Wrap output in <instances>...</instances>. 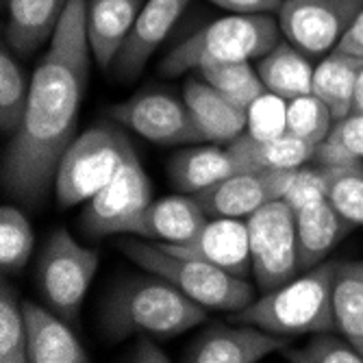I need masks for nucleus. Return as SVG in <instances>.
I'll list each match as a JSON object with an SVG mask.
<instances>
[{"mask_svg":"<svg viewBox=\"0 0 363 363\" xmlns=\"http://www.w3.org/2000/svg\"><path fill=\"white\" fill-rule=\"evenodd\" d=\"M89 52L87 3L70 0L48 52L33 72L28 105L7 150L5 187L26 205H38L55 185L59 161L77 138Z\"/></svg>","mask_w":363,"mask_h":363,"instance_id":"obj_1","label":"nucleus"},{"mask_svg":"<svg viewBox=\"0 0 363 363\" xmlns=\"http://www.w3.org/2000/svg\"><path fill=\"white\" fill-rule=\"evenodd\" d=\"M207 320L203 305L166 279H130L120 283L105 301L103 331L111 340L130 335L174 337Z\"/></svg>","mask_w":363,"mask_h":363,"instance_id":"obj_2","label":"nucleus"},{"mask_svg":"<svg viewBox=\"0 0 363 363\" xmlns=\"http://www.w3.org/2000/svg\"><path fill=\"white\" fill-rule=\"evenodd\" d=\"M340 261L318 263L311 270L270 289L238 311V320L274 335H305L333 331V283Z\"/></svg>","mask_w":363,"mask_h":363,"instance_id":"obj_3","label":"nucleus"},{"mask_svg":"<svg viewBox=\"0 0 363 363\" xmlns=\"http://www.w3.org/2000/svg\"><path fill=\"white\" fill-rule=\"evenodd\" d=\"M118 248L152 277H161L181 289L187 298L216 311H242L252 303V287L246 279L230 274L203 259L183 257L161 244L122 240Z\"/></svg>","mask_w":363,"mask_h":363,"instance_id":"obj_4","label":"nucleus"},{"mask_svg":"<svg viewBox=\"0 0 363 363\" xmlns=\"http://www.w3.org/2000/svg\"><path fill=\"white\" fill-rule=\"evenodd\" d=\"M279 35L281 26L270 16L233 13L203 26L181 42L161 61V72L166 77H179L207 65L259 59L281 42Z\"/></svg>","mask_w":363,"mask_h":363,"instance_id":"obj_5","label":"nucleus"},{"mask_svg":"<svg viewBox=\"0 0 363 363\" xmlns=\"http://www.w3.org/2000/svg\"><path fill=\"white\" fill-rule=\"evenodd\" d=\"M135 155L122 130L98 124L72 140L55 174V194L61 207L87 203L101 191L124 163Z\"/></svg>","mask_w":363,"mask_h":363,"instance_id":"obj_6","label":"nucleus"},{"mask_svg":"<svg viewBox=\"0 0 363 363\" xmlns=\"http://www.w3.org/2000/svg\"><path fill=\"white\" fill-rule=\"evenodd\" d=\"M250 261L257 285L270 291L298 274V235L296 213L279 198L246 218Z\"/></svg>","mask_w":363,"mask_h":363,"instance_id":"obj_7","label":"nucleus"},{"mask_svg":"<svg viewBox=\"0 0 363 363\" xmlns=\"http://www.w3.org/2000/svg\"><path fill=\"white\" fill-rule=\"evenodd\" d=\"M98 270V252L79 244L68 230H55L40 257V285L46 303L63 320H74Z\"/></svg>","mask_w":363,"mask_h":363,"instance_id":"obj_8","label":"nucleus"},{"mask_svg":"<svg viewBox=\"0 0 363 363\" xmlns=\"http://www.w3.org/2000/svg\"><path fill=\"white\" fill-rule=\"evenodd\" d=\"M152 201V185L142 168L140 157L133 155L120 172L87 201L81 216V228L87 238L126 235V230Z\"/></svg>","mask_w":363,"mask_h":363,"instance_id":"obj_9","label":"nucleus"},{"mask_svg":"<svg viewBox=\"0 0 363 363\" xmlns=\"http://www.w3.org/2000/svg\"><path fill=\"white\" fill-rule=\"evenodd\" d=\"M363 0H283L279 26L285 40L305 55L333 50Z\"/></svg>","mask_w":363,"mask_h":363,"instance_id":"obj_10","label":"nucleus"},{"mask_svg":"<svg viewBox=\"0 0 363 363\" xmlns=\"http://www.w3.org/2000/svg\"><path fill=\"white\" fill-rule=\"evenodd\" d=\"M109 113L126 128L135 130L138 135L155 144L179 146L207 142L205 133L191 118L185 101L181 103L161 91L133 96L126 103L111 107Z\"/></svg>","mask_w":363,"mask_h":363,"instance_id":"obj_11","label":"nucleus"},{"mask_svg":"<svg viewBox=\"0 0 363 363\" xmlns=\"http://www.w3.org/2000/svg\"><path fill=\"white\" fill-rule=\"evenodd\" d=\"M296 170H248L228 177L194 198L209 218H248L285 196Z\"/></svg>","mask_w":363,"mask_h":363,"instance_id":"obj_12","label":"nucleus"},{"mask_svg":"<svg viewBox=\"0 0 363 363\" xmlns=\"http://www.w3.org/2000/svg\"><path fill=\"white\" fill-rule=\"evenodd\" d=\"M287 340L255 324L213 326L185 352L187 363H257L272 352H283Z\"/></svg>","mask_w":363,"mask_h":363,"instance_id":"obj_13","label":"nucleus"},{"mask_svg":"<svg viewBox=\"0 0 363 363\" xmlns=\"http://www.w3.org/2000/svg\"><path fill=\"white\" fill-rule=\"evenodd\" d=\"M166 250L183 257L203 259L207 263L246 279L252 268L248 224L244 218H213L185 244H161Z\"/></svg>","mask_w":363,"mask_h":363,"instance_id":"obj_14","label":"nucleus"},{"mask_svg":"<svg viewBox=\"0 0 363 363\" xmlns=\"http://www.w3.org/2000/svg\"><path fill=\"white\" fill-rule=\"evenodd\" d=\"M189 3L191 0H146L124 48L113 61L116 74L122 81L142 74L150 55L170 35Z\"/></svg>","mask_w":363,"mask_h":363,"instance_id":"obj_15","label":"nucleus"},{"mask_svg":"<svg viewBox=\"0 0 363 363\" xmlns=\"http://www.w3.org/2000/svg\"><path fill=\"white\" fill-rule=\"evenodd\" d=\"M207 213L191 196H163L130 222L126 235L146 238L157 244H185L207 224Z\"/></svg>","mask_w":363,"mask_h":363,"instance_id":"obj_16","label":"nucleus"},{"mask_svg":"<svg viewBox=\"0 0 363 363\" xmlns=\"http://www.w3.org/2000/svg\"><path fill=\"white\" fill-rule=\"evenodd\" d=\"M183 101L198 128L205 133L207 142L230 144L246 130L248 109L228 101L205 79L187 81L183 89Z\"/></svg>","mask_w":363,"mask_h":363,"instance_id":"obj_17","label":"nucleus"},{"mask_svg":"<svg viewBox=\"0 0 363 363\" xmlns=\"http://www.w3.org/2000/svg\"><path fill=\"white\" fill-rule=\"evenodd\" d=\"M142 7L144 0H87V40L103 68L113 65Z\"/></svg>","mask_w":363,"mask_h":363,"instance_id":"obj_18","label":"nucleus"},{"mask_svg":"<svg viewBox=\"0 0 363 363\" xmlns=\"http://www.w3.org/2000/svg\"><path fill=\"white\" fill-rule=\"evenodd\" d=\"M26 350L30 363H85L87 352L63 318L35 303H24Z\"/></svg>","mask_w":363,"mask_h":363,"instance_id":"obj_19","label":"nucleus"},{"mask_svg":"<svg viewBox=\"0 0 363 363\" xmlns=\"http://www.w3.org/2000/svg\"><path fill=\"white\" fill-rule=\"evenodd\" d=\"M70 0H7V46L28 57L50 42Z\"/></svg>","mask_w":363,"mask_h":363,"instance_id":"obj_20","label":"nucleus"},{"mask_svg":"<svg viewBox=\"0 0 363 363\" xmlns=\"http://www.w3.org/2000/svg\"><path fill=\"white\" fill-rule=\"evenodd\" d=\"M350 224L328 198L296 211V235H298V270L307 272L331 252L350 230Z\"/></svg>","mask_w":363,"mask_h":363,"instance_id":"obj_21","label":"nucleus"},{"mask_svg":"<svg viewBox=\"0 0 363 363\" xmlns=\"http://www.w3.org/2000/svg\"><path fill=\"white\" fill-rule=\"evenodd\" d=\"M168 172L172 183L185 191L196 194L203 191L238 172H248L233 148L226 146H194L187 150L177 152L170 163Z\"/></svg>","mask_w":363,"mask_h":363,"instance_id":"obj_22","label":"nucleus"},{"mask_svg":"<svg viewBox=\"0 0 363 363\" xmlns=\"http://www.w3.org/2000/svg\"><path fill=\"white\" fill-rule=\"evenodd\" d=\"M246 170H298L313 161L318 144L285 133L274 140H257L242 133L228 144Z\"/></svg>","mask_w":363,"mask_h":363,"instance_id":"obj_23","label":"nucleus"},{"mask_svg":"<svg viewBox=\"0 0 363 363\" xmlns=\"http://www.w3.org/2000/svg\"><path fill=\"white\" fill-rule=\"evenodd\" d=\"M313 70L307 55L289 42H279L272 50L259 57L257 65L266 89L285 98L287 103L313 91Z\"/></svg>","mask_w":363,"mask_h":363,"instance_id":"obj_24","label":"nucleus"},{"mask_svg":"<svg viewBox=\"0 0 363 363\" xmlns=\"http://www.w3.org/2000/svg\"><path fill=\"white\" fill-rule=\"evenodd\" d=\"M361 70L363 59L342 50H331L313 70V94L333 113L335 122L352 113L354 89Z\"/></svg>","mask_w":363,"mask_h":363,"instance_id":"obj_25","label":"nucleus"},{"mask_svg":"<svg viewBox=\"0 0 363 363\" xmlns=\"http://www.w3.org/2000/svg\"><path fill=\"white\" fill-rule=\"evenodd\" d=\"M335 328L363 357V259L340 261L333 283Z\"/></svg>","mask_w":363,"mask_h":363,"instance_id":"obj_26","label":"nucleus"},{"mask_svg":"<svg viewBox=\"0 0 363 363\" xmlns=\"http://www.w3.org/2000/svg\"><path fill=\"white\" fill-rule=\"evenodd\" d=\"M198 72H201V79H205L222 96H226L228 101H233L244 109H248L266 91V85H263L259 72L250 68L248 61L207 65V68H201Z\"/></svg>","mask_w":363,"mask_h":363,"instance_id":"obj_27","label":"nucleus"},{"mask_svg":"<svg viewBox=\"0 0 363 363\" xmlns=\"http://www.w3.org/2000/svg\"><path fill=\"white\" fill-rule=\"evenodd\" d=\"M0 361H28L24 303H20L18 291L7 281L3 283V289H0Z\"/></svg>","mask_w":363,"mask_h":363,"instance_id":"obj_28","label":"nucleus"},{"mask_svg":"<svg viewBox=\"0 0 363 363\" xmlns=\"http://www.w3.org/2000/svg\"><path fill=\"white\" fill-rule=\"evenodd\" d=\"M9 50V46H3L0 52V126L5 133H16L28 105L30 85Z\"/></svg>","mask_w":363,"mask_h":363,"instance_id":"obj_29","label":"nucleus"},{"mask_svg":"<svg viewBox=\"0 0 363 363\" xmlns=\"http://www.w3.org/2000/svg\"><path fill=\"white\" fill-rule=\"evenodd\" d=\"M363 159V111H352L337 120L328 138L318 144L313 161L324 166H344Z\"/></svg>","mask_w":363,"mask_h":363,"instance_id":"obj_30","label":"nucleus"},{"mask_svg":"<svg viewBox=\"0 0 363 363\" xmlns=\"http://www.w3.org/2000/svg\"><path fill=\"white\" fill-rule=\"evenodd\" d=\"M333 124V113L313 91L287 103V133L296 138L311 144H322L331 133Z\"/></svg>","mask_w":363,"mask_h":363,"instance_id":"obj_31","label":"nucleus"},{"mask_svg":"<svg viewBox=\"0 0 363 363\" xmlns=\"http://www.w3.org/2000/svg\"><path fill=\"white\" fill-rule=\"evenodd\" d=\"M33 252V228L26 216L11 205L0 209V263L7 272L22 270Z\"/></svg>","mask_w":363,"mask_h":363,"instance_id":"obj_32","label":"nucleus"},{"mask_svg":"<svg viewBox=\"0 0 363 363\" xmlns=\"http://www.w3.org/2000/svg\"><path fill=\"white\" fill-rule=\"evenodd\" d=\"M331 205L354 226H363V166L350 161L335 168V177L328 191Z\"/></svg>","mask_w":363,"mask_h":363,"instance_id":"obj_33","label":"nucleus"},{"mask_svg":"<svg viewBox=\"0 0 363 363\" xmlns=\"http://www.w3.org/2000/svg\"><path fill=\"white\" fill-rule=\"evenodd\" d=\"M335 168L337 166H324V163H313V166H305L296 170L289 189L285 191L283 201L289 205V209L296 213L303 207L324 201L328 198V191H331V183L335 177Z\"/></svg>","mask_w":363,"mask_h":363,"instance_id":"obj_34","label":"nucleus"},{"mask_svg":"<svg viewBox=\"0 0 363 363\" xmlns=\"http://www.w3.org/2000/svg\"><path fill=\"white\" fill-rule=\"evenodd\" d=\"M283 357L291 363H363L361 352L342 335H331V331L313 333L311 342L303 348L283 350Z\"/></svg>","mask_w":363,"mask_h":363,"instance_id":"obj_35","label":"nucleus"},{"mask_svg":"<svg viewBox=\"0 0 363 363\" xmlns=\"http://www.w3.org/2000/svg\"><path fill=\"white\" fill-rule=\"evenodd\" d=\"M246 133L257 140H274L287 133V101L272 91H263L248 107Z\"/></svg>","mask_w":363,"mask_h":363,"instance_id":"obj_36","label":"nucleus"},{"mask_svg":"<svg viewBox=\"0 0 363 363\" xmlns=\"http://www.w3.org/2000/svg\"><path fill=\"white\" fill-rule=\"evenodd\" d=\"M220 9H226L238 16H268L279 13L283 0H211Z\"/></svg>","mask_w":363,"mask_h":363,"instance_id":"obj_37","label":"nucleus"},{"mask_svg":"<svg viewBox=\"0 0 363 363\" xmlns=\"http://www.w3.org/2000/svg\"><path fill=\"white\" fill-rule=\"evenodd\" d=\"M126 361H135V363H170V354L163 350L152 335H140L126 352Z\"/></svg>","mask_w":363,"mask_h":363,"instance_id":"obj_38","label":"nucleus"},{"mask_svg":"<svg viewBox=\"0 0 363 363\" xmlns=\"http://www.w3.org/2000/svg\"><path fill=\"white\" fill-rule=\"evenodd\" d=\"M333 50H342L346 55L363 59V9L354 16V20L350 22V26L346 28V33Z\"/></svg>","mask_w":363,"mask_h":363,"instance_id":"obj_39","label":"nucleus"},{"mask_svg":"<svg viewBox=\"0 0 363 363\" xmlns=\"http://www.w3.org/2000/svg\"><path fill=\"white\" fill-rule=\"evenodd\" d=\"M352 111H363V70L359 72V79H357V89H354Z\"/></svg>","mask_w":363,"mask_h":363,"instance_id":"obj_40","label":"nucleus"}]
</instances>
